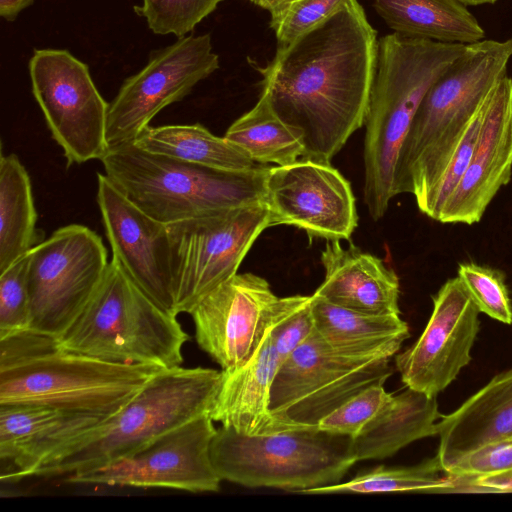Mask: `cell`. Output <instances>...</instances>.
<instances>
[{"label": "cell", "mask_w": 512, "mask_h": 512, "mask_svg": "<svg viewBox=\"0 0 512 512\" xmlns=\"http://www.w3.org/2000/svg\"><path fill=\"white\" fill-rule=\"evenodd\" d=\"M378 40L358 0L285 48L263 69L262 87L304 145L302 158L330 163L364 124Z\"/></svg>", "instance_id": "cell-1"}, {"label": "cell", "mask_w": 512, "mask_h": 512, "mask_svg": "<svg viewBox=\"0 0 512 512\" xmlns=\"http://www.w3.org/2000/svg\"><path fill=\"white\" fill-rule=\"evenodd\" d=\"M164 369L71 352L57 337L26 329L0 338V405H43L107 418Z\"/></svg>", "instance_id": "cell-2"}, {"label": "cell", "mask_w": 512, "mask_h": 512, "mask_svg": "<svg viewBox=\"0 0 512 512\" xmlns=\"http://www.w3.org/2000/svg\"><path fill=\"white\" fill-rule=\"evenodd\" d=\"M465 49L396 32L378 41L363 153L364 202L373 220L384 216L396 196L399 152L422 99Z\"/></svg>", "instance_id": "cell-3"}, {"label": "cell", "mask_w": 512, "mask_h": 512, "mask_svg": "<svg viewBox=\"0 0 512 512\" xmlns=\"http://www.w3.org/2000/svg\"><path fill=\"white\" fill-rule=\"evenodd\" d=\"M503 53L476 42L436 79L422 99L401 146L395 193H410L420 210L451 160L472 119L507 72Z\"/></svg>", "instance_id": "cell-4"}, {"label": "cell", "mask_w": 512, "mask_h": 512, "mask_svg": "<svg viewBox=\"0 0 512 512\" xmlns=\"http://www.w3.org/2000/svg\"><path fill=\"white\" fill-rule=\"evenodd\" d=\"M105 175L136 206L169 224L264 203L269 167L226 171L148 152L134 143L108 149Z\"/></svg>", "instance_id": "cell-5"}, {"label": "cell", "mask_w": 512, "mask_h": 512, "mask_svg": "<svg viewBox=\"0 0 512 512\" xmlns=\"http://www.w3.org/2000/svg\"><path fill=\"white\" fill-rule=\"evenodd\" d=\"M68 351L105 361L181 366L188 333L112 259L97 289L63 334Z\"/></svg>", "instance_id": "cell-6"}, {"label": "cell", "mask_w": 512, "mask_h": 512, "mask_svg": "<svg viewBox=\"0 0 512 512\" xmlns=\"http://www.w3.org/2000/svg\"><path fill=\"white\" fill-rule=\"evenodd\" d=\"M222 370L164 369L121 410L32 476L70 475L126 457L165 433L209 413Z\"/></svg>", "instance_id": "cell-7"}, {"label": "cell", "mask_w": 512, "mask_h": 512, "mask_svg": "<svg viewBox=\"0 0 512 512\" xmlns=\"http://www.w3.org/2000/svg\"><path fill=\"white\" fill-rule=\"evenodd\" d=\"M210 453L222 480L294 492L337 484L357 462L351 437L318 427L251 436L221 426Z\"/></svg>", "instance_id": "cell-8"}, {"label": "cell", "mask_w": 512, "mask_h": 512, "mask_svg": "<svg viewBox=\"0 0 512 512\" xmlns=\"http://www.w3.org/2000/svg\"><path fill=\"white\" fill-rule=\"evenodd\" d=\"M390 358L337 348L316 330L279 367L270 409L296 429L317 427L341 404L367 386L386 382Z\"/></svg>", "instance_id": "cell-9"}, {"label": "cell", "mask_w": 512, "mask_h": 512, "mask_svg": "<svg viewBox=\"0 0 512 512\" xmlns=\"http://www.w3.org/2000/svg\"><path fill=\"white\" fill-rule=\"evenodd\" d=\"M166 225L178 315L237 274L270 219L258 203Z\"/></svg>", "instance_id": "cell-10"}, {"label": "cell", "mask_w": 512, "mask_h": 512, "mask_svg": "<svg viewBox=\"0 0 512 512\" xmlns=\"http://www.w3.org/2000/svg\"><path fill=\"white\" fill-rule=\"evenodd\" d=\"M28 256L29 329L58 338L102 281L107 249L93 230L70 224L36 244Z\"/></svg>", "instance_id": "cell-11"}, {"label": "cell", "mask_w": 512, "mask_h": 512, "mask_svg": "<svg viewBox=\"0 0 512 512\" xmlns=\"http://www.w3.org/2000/svg\"><path fill=\"white\" fill-rule=\"evenodd\" d=\"M33 95L68 166L99 159L109 149L107 103L88 66L64 49H36L29 61Z\"/></svg>", "instance_id": "cell-12"}, {"label": "cell", "mask_w": 512, "mask_h": 512, "mask_svg": "<svg viewBox=\"0 0 512 512\" xmlns=\"http://www.w3.org/2000/svg\"><path fill=\"white\" fill-rule=\"evenodd\" d=\"M218 68L210 34L183 36L153 51L147 64L123 82L109 104V149L134 143L157 113L183 99Z\"/></svg>", "instance_id": "cell-13"}, {"label": "cell", "mask_w": 512, "mask_h": 512, "mask_svg": "<svg viewBox=\"0 0 512 512\" xmlns=\"http://www.w3.org/2000/svg\"><path fill=\"white\" fill-rule=\"evenodd\" d=\"M216 431L214 421L206 413L126 457L67 475L64 480L71 484L217 492L222 479L213 466L210 453Z\"/></svg>", "instance_id": "cell-14"}, {"label": "cell", "mask_w": 512, "mask_h": 512, "mask_svg": "<svg viewBox=\"0 0 512 512\" xmlns=\"http://www.w3.org/2000/svg\"><path fill=\"white\" fill-rule=\"evenodd\" d=\"M264 204L270 227L292 225L327 241L350 239L358 224L351 184L328 162L269 167Z\"/></svg>", "instance_id": "cell-15"}, {"label": "cell", "mask_w": 512, "mask_h": 512, "mask_svg": "<svg viewBox=\"0 0 512 512\" xmlns=\"http://www.w3.org/2000/svg\"><path fill=\"white\" fill-rule=\"evenodd\" d=\"M431 316L416 342L395 357L406 387L437 396L471 361L479 309L457 276L432 297Z\"/></svg>", "instance_id": "cell-16"}, {"label": "cell", "mask_w": 512, "mask_h": 512, "mask_svg": "<svg viewBox=\"0 0 512 512\" xmlns=\"http://www.w3.org/2000/svg\"><path fill=\"white\" fill-rule=\"evenodd\" d=\"M97 203L113 258L157 305L177 315L167 225L98 174Z\"/></svg>", "instance_id": "cell-17"}, {"label": "cell", "mask_w": 512, "mask_h": 512, "mask_svg": "<svg viewBox=\"0 0 512 512\" xmlns=\"http://www.w3.org/2000/svg\"><path fill=\"white\" fill-rule=\"evenodd\" d=\"M276 296L262 277L243 273L217 286L189 313L198 346L224 371L243 365L257 348Z\"/></svg>", "instance_id": "cell-18"}, {"label": "cell", "mask_w": 512, "mask_h": 512, "mask_svg": "<svg viewBox=\"0 0 512 512\" xmlns=\"http://www.w3.org/2000/svg\"><path fill=\"white\" fill-rule=\"evenodd\" d=\"M512 176V79L503 77L483 104L482 122L468 167L438 221L471 225Z\"/></svg>", "instance_id": "cell-19"}, {"label": "cell", "mask_w": 512, "mask_h": 512, "mask_svg": "<svg viewBox=\"0 0 512 512\" xmlns=\"http://www.w3.org/2000/svg\"><path fill=\"white\" fill-rule=\"evenodd\" d=\"M107 418L43 405H0V459L13 466L1 479L32 476Z\"/></svg>", "instance_id": "cell-20"}, {"label": "cell", "mask_w": 512, "mask_h": 512, "mask_svg": "<svg viewBox=\"0 0 512 512\" xmlns=\"http://www.w3.org/2000/svg\"><path fill=\"white\" fill-rule=\"evenodd\" d=\"M280 365L267 321L250 358L234 370H222V380L208 413L212 420L251 436L295 430L276 418L270 409L271 389Z\"/></svg>", "instance_id": "cell-21"}, {"label": "cell", "mask_w": 512, "mask_h": 512, "mask_svg": "<svg viewBox=\"0 0 512 512\" xmlns=\"http://www.w3.org/2000/svg\"><path fill=\"white\" fill-rule=\"evenodd\" d=\"M321 262L325 278L314 294L360 312L400 315L398 276L380 258L352 243L345 249L339 240H331Z\"/></svg>", "instance_id": "cell-22"}, {"label": "cell", "mask_w": 512, "mask_h": 512, "mask_svg": "<svg viewBox=\"0 0 512 512\" xmlns=\"http://www.w3.org/2000/svg\"><path fill=\"white\" fill-rule=\"evenodd\" d=\"M436 457L447 472L469 452L512 439V369L497 374L459 408L437 423Z\"/></svg>", "instance_id": "cell-23"}, {"label": "cell", "mask_w": 512, "mask_h": 512, "mask_svg": "<svg viewBox=\"0 0 512 512\" xmlns=\"http://www.w3.org/2000/svg\"><path fill=\"white\" fill-rule=\"evenodd\" d=\"M437 396H428L408 388L392 394L362 431L352 439L358 461L393 456L410 443L435 436L441 418Z\"/></svg>", "instance_id": "cell-24"}, {"label": "cell", "mask_w": 512, "mask_h": 512, "mask_svg": "<svg viewBox=\"0 0 512 512\" xmlns=\"http://www.w3.org/2000/svg\"><path fill=\"white\" fill-rule=\"evenodd\" d=\"M316 332L330 345L361 354L391 358L409 337L400 315L370 314L333 304L313 294Z\"/></svg>", "instance_id": "cell-25"}, {"label": "cell", "mask_w": 512, "mask_h": 512, "mask_svg": "<svg viewBox=\"0 0 512 512\" xmlns=\"http://www.w3.org/2000/svg\"><path fill=\"white\" fill-rule=\"evenodd\" d=\"M373 6L390 29L406 36L465 45L485 38L459 0H373Z\"/></svg>", "instance_id": "cell-26"}, {"label": "cell", "mask_w": 512, "mask_h": 512, "mask_svg": "<svg viewBox=\"0 0 512 512\" xmlns=\"http://www.w3.org/2000/svg\"><path fill=\"white\" fill-rule=\"evenodd\" d=\"M134 144L151 153L219 170L247 171L256 166L245 151L200 124L149 125Z\"/></svg>", "instance_id": "cell-27"}, {"label": "cell", "mask_w": 512, "mask_h": 512, "mask_svg": "<svg viewBox=\"0 0 512 512\" xmlns=\"http://www.w3.org/2000/svg\"><path fill=\"white\" fill-rule=\"evenodd\" d=\"M37 213L29 174L15 154L0 158V273L36 244Z\"/></svg>", "instance_id": "cell-28"}, {"label": "cell", "mask_w": 512, "mask_h": 512, "mask_svg": "<svg viewBox=\"0 0 512 512\" xmlns=\"http://www.w3.org/2000/svg\"><path fill=\"white\" fill-rule=\"evenodd\" d=\"M224 137L255 163L283 166L304 154L300 136L276 114L264 90L255 106L234 121Z\"/></svg>", "instance_id": "cell-29"}, {"label": "cell", "mask_w": 512, "mask_h": 512, "mask_svg": "<svg viewBox=\"0 0 512 512\" xmlns=\"http://www.w3.org/2000/svg\"><path fill=\"white\" fill-rule=\"evenodd\" d=\"M440 471L443 470L435 456L413 466H378L347 482L305 489L297 493L443 492L449 486V479L447 476L441 477Z\"/></svg>", "instance_id": "cell-30"}, {"label": "cell", "mask_w": 512, "mask_h": 512, "mask_svg": "<svg viewBox=\"0 0 512 512\" xmlns=\"http://www.w3.org/2000/svg\"><path fill=\"white\" fill-rule=\"evenodd\" d=\"M268 328L282 364L315 331L312 295L278 297L269 311Z\"/></svg>", "instance_id": "cell-31"}, {"label": "cell", "mask_w": 512, "mask_h": 512, "mask_svg": "<svg viewBox=\"0 0 512 512\" xmlns=\"http://www.w3.org/2000/svg\"><path fill=\"white\" fill-rule=\"evenodd\" d=\"M223 0H142L135 11L142 15L149 29L160 35L178 38L191 32Z\"/></svg>", "instance_id": "cell-32"}, {"label": "cell", "mask_w": 512, "mask_h": 512, "mask_svg": "<svg viewBox=\"0 0 512 512\" xmlns=\"http://www.w3.org/2000/svg\"><path fill=\"white\" fill-rule=\"evenodd\" d=\"M458 277L479 311L504 324H512V303L505 274L473 262L460 263Z\"/></svg>", "instance_id": "cell-33"}, {"label": "cell", "mask_w": 512, "mask_h": 512, "mask_svg": "<svg viewBox=\"0 0 512 512\" xmlns=\"http://www.w3.org/2000/svg\"><path fill=\"white\" fill-rule=\"evenodd\" d=\"M28 253L0 273V338L30 328Z\"/></svg>", "instance_id": "cell-34"}, {"label": "cell", "mask_w": 512, "mask_h": 512, "mask_svg": "<svg viewBox=\"0 0 512 512\" xmlns=\"http://www.w3.org/2000/svg\"><path fill=\"white\" fill-rule=\"evenodd\" d=\"M347 0H292L270 13L277 48H285L299 36L333 15Z\"/></svg>", "instance_id": "cell-35"}, {"label": "cell", "mask_w": 512, "mask_h": 512, "mask_svg": "<svg viewBox=\"0 0 512 512\" xmlns=\"http://www.w3.org/2000/svg\"><path fill=\"white\" fill-rule=\"evenodd\" d=\"M385 382L373 383L320 420L318 428L355 438L390 397Z\"/></svg>", "instance_id": "cell-36"}, {"label": "cell", "mask_w": 512, "mask_h": 512, "mask_svg": "<svg viewBox=\"0 0 512 512\" xmlns=\"http://www.w3.org/2000/svg\"><path fill=\"white\" fill-rule=\"evenodd\" d=\"M482 116L483 105L472 119L466 133L464 134L439 181L435 185L424 206L420 209L423 214L433 220L438 221L445 204L456 189L468 167L477 141Z\"/></svg>", "instance_id": "cell-37"}, {"label": "cell", "mask_w": 512, "mask_h": 512, "mask_svg": "<svg viewBox=\"0 0 512 512\" xmlns=\"http://www.w3.org/2000/svg\"><path fill=\"white\" fill-rule=\"evenodd\" d=\"M446 474L473 478L512 474V439L492 442L469 452Z\"/></svg>", "instance_id": "cell-38"}, {"label": "cell", "mask_w": 512, "mask_h": 512, "mask_svg": "<svg viewBox=\"0 0 512 512\" xmlns=\"http://www.w3.org/2000/svg\"><path fill=\"white\" fill-rule=\"evenodd\" d=\"M473 479L477 485L482 487L483 493L512 492V474L485 476Z\"/></svg>", "instance_id": "cell-39"}, {"label": "cell", "mask_w": 512, "mask_h": 512, "mask_svg": "<svg viewBox=\"0 0 512 512\" xmlns=\"http://www.w3.org/2000/svg\"><path fill=\"white\" fill-rule=\"evenodd\" d=\"M32 3L33 0H0V16L7 21H14Z\"/></svg>", "instance_id": "cell-40"}, {"label": "cell", "mask_w": 512, "mask_h": 512, "mask_svg": "<svg viewBox=\"0 0 512 512\" xmlns=\"http://www.w3.org/2000/svg\"><path fill=\"white\" fill-rule=\"evenodd\" d=\"M255 5L268 10L270 13L280 9L292 0H249Z\"/></svg>", "instance_id": "cell-41"}, {"label": "cell", "mask_w": 512, "mask_h": 512, "mask_svg": "<svg viewBox=\"0 0 512 512\" xmlns=\"http://www.w3.org/2000/svg\"><path fill=\"white\" fill-rule=\"evenodd\" d=\"M459 1L466 6H478V5H483V4H494L498 0H459Z\"/></svg>", "instance_id": "cell-42"}]
</instances>
